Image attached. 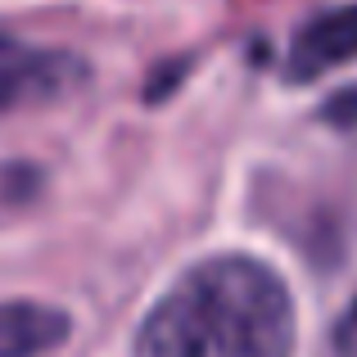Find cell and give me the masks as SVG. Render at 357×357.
<instances>
[{
	"label": "cell",
	"mask_w": 357,
	"mask_h": 357,
	"mask_svg": "<svg viewBox=\"0 0 357 357\" xmlns=\"http://www.w3.org/2000/svg\"><path fill=\"white\" fill-rule=\"evenodd\" d=\"M289 285L249 253L185 267L136 326V357H294Z\"/></svg>",
	"instance_id": "6da1fadb"
},
{
	"label": "cell",
	"mask_w": 357,
	"mask_h": 357,
	"mask_svg": "<svg viewBox=\"0 0 357 357\" xmlns=\"http://www.w3.org/2000/svg\"><path fill=\"white\" fill-rule=\"evenodd\" d=\"M86 77V63L63 50H9L0 59V109H32L68 96Z\"/></svg>",
	"instance_id": "7a4b0ae2"
},
{
	"label": "cell",
	"mask_w": 357,
	"mask_h": 357,
	"mask_svg": "<svg viewBox=\"0 0 357 357\" xmlns=\"http://www.w3.org/2000/svg\"><path fill=\"white\" fill-rule=\"evenodd\" d=\"M353 54H357V0L321 9V14H312L298 27L289 50H285V77L289 82H317L321 73L349 63Z\"/></svg>",
	"instance_id": "3957f363"
},
{
	"label": "cell",
	"mask_w": 357,
	"mask_h": 357,
	"mask_svg": "<svg viewBox=\"0 0 357 357\" xmlns=\"http://www.w3.org/2000/svg\"><path fill=\"white\" fill-rule=\"evenodd\" d=\"M68 335H73L68 312H59L50 303H27V298L0 303V357L54 353Z\"/></svg>",
	"instance_id": "277c9868"
},
{
	"label": "cell",
	"mask_w": 357,
	"mask_h": 357,
	"mask_svg": "<svg viewBox=\"0 0 357 357\" xmlns=\"http://www.w3.org/2000/svg\"><path fill=\"white\" fill-rule=\"evenodd\" d=\"M321 118L331 122L335 131H344V136L357 140V86H349V91H340V96L326 100V105H321Z\"/></svg>",
	"instance_id": "5b68a950"
},
{
	"label": "cell",
	"mask_w": 357,
	"mask_h": 357,
	"mask_svg": "<svg viewBox=\"0 0 357 357\" xmlns=\"http://www.w3.org/2000/svg\"><path fill=\"white\" fill-rule=\"evenodd\" d=\"M335 340H340V349L344 353H357V298L349 303V312H344V321H340V331H335Z\"/></svg>",
	"instance_id": "8992f818"
},
{
	"label": "cell",
	"mask_w": 357,
	"mask_h": 357,
	"mask_svg": "<svg viewBox=\"0 0 357 357\" xmlns=\"http://www.w3.org/2000/svg\"><path fill=\"white\" fill-rule=\"evenodd\" d=\"M9 50H14V45H9V41H5V36H0V59H5V54H9Z\"/></svg>",
	"instance_id": "52a82bcc"
}]
</instances>
